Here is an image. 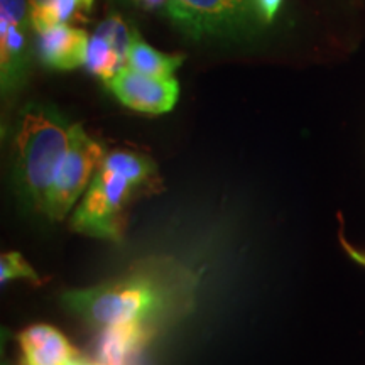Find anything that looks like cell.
Listing matches in <instances>:
<instances>
[{"instance_id":"obj_1","label":"cell","mask_w":365,"mask_h":365,"mask_svg":"<svg viewBox=\"0 0 365 365\" xmlns=\"http://www.w3.org/2000/svg\"><path fill=\"white\" fill-rule=\"evenodd\" d=\"M180 284L166 274L139 271L88 289L63 294V304L97 330L120 325H149L170 313Z\"/></svg>"},{"instance_id":"obj_2","label":"cell","mask_w":365,"mask_h":365,"mask_svg":"<svg viewBox=\"0 0 365 365\" xmlns=\"http://www.w3.org/2000/svg\"><path fill=\"white\" fill-rule=\"evenodd\" d=\"M73 124L56 108L31 103L22 110L14 137L12 181L24 207L44 213L54 178L71 144Z\"/></svg>"},{"instance_id":"obj_3","label":"cell","mask_w":365,"mask_h":365,"mask_svg":"<svg viewBox=\"0 0 365 365\" xmlns=\"http://www.w3.org/2000/svg\"><path fill=\"white\" fill-rule=\"evenodd\" d=\"M134 190L127 178L100 166L71 215V228L97 239L120 240L124 207Z\"/></svg>"},{"instance_id":"obj_4","label":"cell","mask_w":365,"mask_h":365,"mask_svg":"<svg viewBox=\"0 0 365 365\" xmlns=\"http://www.w3.org/2000/svg\"><path fill=\"white\" fill-rule=\"evenodd\" d=\"M105 154L102 144L91 139L80 124H73L70 149L54 178L44 207V215L49 220H65L102 166Z\"/></svg>"},{"instance_id":"obj_5","label":"cell","mask_w":365,"mask_h":365,"mask_svg":"<svg viewBox=\"0 0 365 365\" xmlns=\"http://www.w3.org/2000/svg\"><path fill=\"white\" fill-rule=\"evenodd\" d=\"M166 14L195 39L235 34L261 19L257 0H171Z\"/></svg>"},{"instance_id":"obj_6","label":"cell","mask_w":365,"mask_h":365,"mask_svg":"<svg viewBox=\"0 0 365 365\" xmlns=\"http://www.w3.org/2000/svg\"><path fill=\"white\" fill-rule=\"evenodd\" d=\"M29 29H33L29 2L0 0V81L4 93L19 88L26 78Z\"/></svg>"},{"instance_id":"obj_7","label":"cell","mask_w":365,"mask_h":365,"mask_svg":"<svg viewBox=\"0 0 365 365\" xmlns=\"http://www.w3.org/2000/svg\"><path fill=\"white\" fill-rule=\"evenodd\" d=\"M118 102L135 112L166 113L173 110L180 98V83L175 76L159 78L124 68L107 83Z\"/></svg>"},{"instance_id":"obj_8","label":"cell","mask_w":365,"mask_h":365,"mask_svg":"<svg viewBox=\"0 0 365 365\" xmlns=\"http://www.w3.org/2000/svg\"><path fill=\"white\" fill-rule=\"evenodd\" d=\"M36 34V54L43 65L59 71L85 66L90 38L83 29L58 24Z\"/></svg>"},{"instance_id":"obj_9","label":"cell","mask_w":365,"mask_h":365,"mask_svg":"<svg viewBox=\"0 0 365 365\" xmlns=\"http://www.w3.org/2000/svg\"><path fill=\"white\" fill-rule=\"evenodd\" d=\"M22 365H70L80 357L61 331L51 325H34L19 335Z\"/></svg>"},{"instance_id":"obj_10","label":"cell","mask_w":365,"mask_h":365,"mask_svg":"<svg viewBox=\"0 0 365 365\" xmlns=\"http://www.w3.org/2000/svg\"><path fill=\"white\" fill-rule=\"evenodd\" d=\"M153 335V327L120 325L102 330L98 341V362L103 365H125L137 350Z\"/></svg>"},{"instance_id":"obj_11","label":"cell","mask_w":365,"mask_h":365,"mask_svg":"<svg viewBox=\"0 0 365 365\" xmlns=\"http://www.w3.org/2000/svg\"><path fill=\"white\" fill-rule=\"evenodd\" d=\"M93 0H29V16L34 33L68 22H85Z\"/></svg>"},{"instance_id":"obj_12","label":"cell","mask_w":365,"mask_h":365,"mask_svg":"<svg viewBox=\"0 0 365 365\" xmlns=\"http://www.w3.org/2000/svg\"><path fill=\"white\" fill-rule=\"evenodd\" d=\"M185 58L180 54H164L137 34L127 54V68L159 78H171L175 71L182 65Z\"/></svg>"},{"instance_id":"obj_13","label":"cell","mask_w":365,"mask_h":365,"mask_svg":"<svg viewBox=\"0 0 365 365\" xmlns=\"http://www.w3.org/2000/svg\"><path fill=\"white\" fill-rule=\"evenodd\" d=\"M102 168L127 178L135 188L153 180L158 171L153 159L132 150H113L105 154Z\"/></svg>"},{"instance_id":"obj_14","label":"cell","mask_w":365,"mask_h":365,"mask_svg":"<svg viewBox=\"0 0 365 365\" xmlns=\"http://www.w3.org/2000/svg\"><path fill=\"white\" fill-rule=\"evenodd\" d=\"M85 68L91 75L98 76L100 80L108 83L113 76H117L124 68H127V61L118 54L117 49L110 44V41L93 33V36H90L88 49H86Z\"/></svg>"},{"instance_id":"obj_15","label":"cell","mask_w":365,"mask_h":365,"mask_svg":"<svg viewBox=\"0 0 365 365\" xmlns=\"http://www.w3.org/2000/svg\"><path fill=\"white\" fill-rule=\"evenodd\" d=\"M95 33L110 41V44L117 49L118 54H120V56L127 61V54H129L130 46L137 38V33L125 24L122 17L118 16L107 17V19L97 27Z\"/></svg>"},{"instance_id":"obj_16","label":"cell","mask_w":365,"mask_h":365,"mask_svg":"<svg viewBox=\"0 0 365 365\" xmlns=\"http://www.w3.org/2000/svg\"><path fill=\"white\" fill-rule=\"evenodd\" d=\"M14 279L39 282V276L19 252H6L0 257V282L7 284Z\"/></svg>"},{"instance_id":"obj_17","label":"cell","mask_w":365,"mask_h":365,"mask_svg":"<svg viewBox=\"0 0 365 365\" xmlns=\"http://www.w3.org/2000/svg\"><path fill=\"white\" fill-rule=\"evenodd\" d=\"M282 0H257L259 12H261V19L266 22H271L279 11Z\"/></svg>"},{"instance_id":"obj_18","label":"cell","mask_w":365,"mask_h":365,"mask_svg":"<svg viewBox=\"0 0 365 365\" xmlns=\"http://www.w3.org/2000/svg\"><path fill=\"white\" fill-rule=\"evenodd\" d=\"M144 11H158V9H168L171 0H132Z\"/></svg>"},{"instance_id":"obj_19","label":"cell","mask_w":365,"mask_h":365,"mask_svg":"<svg viewBox=\"0 0 365 365\" xmlns=\"http://www.w3.org/2000/svg\"><path fill=\"white\" fill-rule=\"evenodd\" d=\"M340 242H341V245H344L345 252L349 254L355 262H359V264H362V266H365V252H364V250H359V249H355L354 245H350L349 242L344 239V235H340Z\"/></svg>"},{"instance_id":"obj_20","label":"cell","mask_w":365,"mask_h":365,"mask_svg":"<svg viewBox=\"0 0 365 365\" xmlns=\"http://www.w3.org/2000/svg\"><path fill=\"white\" fill-rule=\"evenodd\" d=\"M70 365H103L100 362H90V360H85L83 357H78L76 360H73Z\"/></svg>"}]
</instances>
